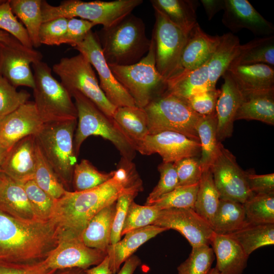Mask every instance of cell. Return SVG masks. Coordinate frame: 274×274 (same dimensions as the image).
Masks as SVG:
<instances>
[{
    "mask_svg": "<svg viewBox=\"0 0 274 274\" xmlns=\"http://www.w3.org/2000/svg\"><path fill=\"white\" fill-rule=\"evenodd\" d=\"M142 185L134 164L123 158L113 177L93 188L82 191L66 190L56 200L49 220L56 226L59 239L80 238L89 221L101 210L116 201L129 188Z\"/></svg>",
    "mask_w": 274,
    "mask_h": 274,
    "instance_id": "cell-1",
    "label": "cell"
},
{
    "mask_svg": "<svg viewBox=\"0 0 274 274\" xmlns=\"http://www.w3.org/2000/svg\"><path fill=\"white\" fill-rule=\"evenodd\" d=\"M59 241L50 220H24L0 209V262L24 263L41 261Z\"/></svg>",
    "mask_w": 274,
    "mask_h": 274,
    "instance_id": "cell-2",
    "label": "cell"
},
{
    "mask_svg": "<svg viewBox=\"0 0 274 274\" xmlns=\"http://www.w3.org/2000/svg\"><path fill=\"white\" fill-rule=\"evenodd\" d=\"M95 34L106 60L110 65L135 64L147 54L150 47L151 40L146 36L143 21L132 14Z\"/></svg>",
    "mask_w": 274,
    "mask_h": 274,
    "instance_id": "cell-3",
    "label": "cell"
},
{
    "mask_svg": "<svg viewBox=\"0 0 274 274\" xmlns=\"http://www.w3.org/2000/svg\"><path fill=\"white\" fill-rule=\"evenodd\" d=\"M75 99L78 122L74 137V148L78 157L83 142L90 135L100 136L111 142L122 158L131 161L136 152L132 141L113 118L105 115L89 99L79 92L70 94Z\"/></svg>",
    "mask_w": 274,
    "mask_h": 274,
    "instance_id": "cell-4",
    "label": "cell"
},
{
    "mask_svg": "<svg viewBox=\"0 0 274 274\" xmlns=\"http://www.w3.org/2000/svg\"><path fill=\"white\" fill-rule=\"evenodd\" d=\"M142 0H116L110 2L65 0L58 6H53L42 0L43 23L59 18L79 17L101 24L107 28L118 23L142 4Z\"/></svg>",
    "mask_w": 274,
    "mask_h": 274,
    "instance_id": "cell-5",
    "label": "cell"
},
{
    "mask_svg": "<svg viewBox=\"0 0 274 274\" xmlns=\"http://www.w3.org/2000/svg\"><path fill=\"white\" fill-rule=\"evenodd\" d=\"M77 124V119L44 123L35 135L45 158L66 190L77 163L74 148Z\"/></svg>",
    "mask_w": 274,
    "mask_h": 274,
    "instance_id": "cell-6",
    "label": "cell"
},
{
    "mask_svg": "<svg viewBox=\"0 0 274 274\" xmlns=\"http://www.w3.org/2000/svg\"><path fill=\"white\" fill-rule=\"evenodd\" d=\"M35 87L34 103L44 123L77 119L72 96L52 74L48 64L42 61L31 65Z\"/></svg>",
    "mask_w": 274,
    "mask_h": 274,
    "instance_id": "cell-7",
    "label": "cell"
},
{
    "mask_svg": "<svg viewBox=\"0 0 274 274\" xmlns=\"http://www.w3.org/2000/svg\"><path fill=\"white\" fill-rule=\"evenodd\" d=\"M108 65L139 108H144L167 90V82L156 67L155 45L152 38L148 53L138 62L129 65Z\"/></svg>",
    "mask_w": 274,
    "mask_h": 274,
    "instance_id": "cell-8",
    "label": "cell"
},
{
    "mask_svg": "<svg viewBox=\"0 0 274 274\" xmlns=\"http://www.w3.org/2000/svg\"><path fill=\"white\" fill-rule=\"evenodd\" d=\"M144 109L149 134L174 131L199 142L197 127L202 115L193 111L185 100L166 91Z\"/></svg>",
    "mask_w": 274,
    "mask_h": 274,
    "instance_id": "cell-9",
    "label": "cell"
},
{
    "mask_svg": "<svg viewBox=\"0 0 274 274\" xmlns=\"http://www.w3.org/2000/svg\"><path fill=\"white\" fill-rule=\"evenodd\" d=\"M70 94L78 92L92 101L105 115L112 118L116 109L100 87L92 65L82 54L61 58L52 67Z\"/></svg>",
    "mask_w": 274,
    "mask_h": 274,
    "instance_id": "cell-10",
    "label": "cell"
},
{
    "mask_svg": "<svg viewBox=\"0 0 274 274\" xmlns=\"http://www.w3.org/2000/svg\"><path fill=\"white\" fill-rule=\"evenodd\" d=\"M153 8L155 22L152 39L155 45L156 67L167 82L178 73L188 34L170 21L159 10Z\"/></svg>",
    "mask_w": 274,
    "mask_h": 274,
    "instance_id": "cell-11",
    "label": "cell"
},
{
    "mask_svg": "<svg viewBox=\"0 0 274 274\" xmlns=\"http://www.w3.org/2000/svg\"><path fill=\"white\" fill-rule=\"evenodd\" d=\"M210 170L220 199L243 204L253 195L248 186L246 171L241 168L235 157L222 143Z\"/></svg>",
    "mask_w": 274,
    "mask_h": 274,
    "instance_id": "cell-12",
    "label": "cell"
},
{
    "mask_svg": "<svg viewBox=\"0 0 274 274\" xmlns=\"http://www.w3.org/2000/svg\"><path fill=\"white\" fill-rule=\"evenodd\" d=\"M95 69L99 84L109 101L115 107L136 106L134 101L113 74L102 53L96 34L89 31L75 47Z\"/></svg>",
    "mask_w": 274,
    "mask_h": 274,
    "instance_id": "cell-13",
    "label": "cell"
},
{
    "mask_svg": "<svg viewBox=\"0 0 274 274\" xmlns=\"http://www.w3.org/2000/svg\"><path fill=\"white\" fill-rule=\"evenodd\" d=\"M42 58L40 52L24 46L16 39L10 43L0 42V75L15 87L34 88L31 65Z\"/></svg>",
    "mask_w": 274,
    "mask_h": 274,
    "instance_id": "cell-14",
    "label": "cell"
},
{
    "mask_svg": "<svg viewBox=\"0 0 274 274\" xmlns=\"http://www.w3.org/2000/svg\"><path fill=\"white\" fill-rule=\"evenodd\" d=\"M135 150L143 155L157 153L163 162L174 163L184 158L200 157L201 145L183 134L166 131L148 134Z\"/></svg>",
    "mask_w": 274,
    "mask_h": 274,
    "instance_id": "cell-15",
    "label": "cell"
},
{
    "mask_svg": "<svg viewBox=\"0 0 274 274\" xmlns=\"http://www.w3.org/2000/svg\"><path fill=\"white\" fill-rule=\"evenodd\" d=\"M107 252L87 247L80 238L60 239L43 260L46 266L58 270L72 268L87 269L100 263Z\"/></svg>",
    "mask_w": 274,
    "mask_h": 274,
    "instance_id": "cell-16",
    "label": "cell"
},
{
    "mask_svg": "<svg viewBox=\"0 0 274 274\" xmlns=\"http://www.w3.org/2000/svg\"><path fill=\"white\" fill-rule=\"evenodd\" d=\"M153 225L178 231L192 247L209 245L214 234L210 223L191 208L162 210Z\"/></svg>",
    "mask_w": 274,
    "mask_h": 274,
    "instance_id": "cell-17",
    "label": "cell"
},
{
    "mask_svg": "<svg viewBox=\"0 0 274 274\" xmlns=\"http://www.w3.org/2000/svg\"><path fill=\"white\" fill-rule=\"evenodd\" d=\"M43 124L34 102L28 101L3 118L0 127V144L9 151L21 139L35 136Z\"/></svg>",
    "mask_w": 274,
    "mask_h": 274,
    "instance_id": "cell-18",
    "label": "cell"
},
{
    "mask_svg": "<svg viewBox=\"0 0 274 274\" xmlns=\"http://www.w3.org/2000/svg\"><path fill=\"white\" fill-rule=\"evenodd\" d=\"M223 24L232 32L246 28L256 36L267 37L274 32L272 23L263 18L247 0H224Z\"/></svg>",
    "mask_w": 274,
    "mask_h": 274,
    "instance_id": "cell-19",
    "label": "cell"
},
{
    "mask_svg": "<svg viewBox=\"0 0 274 274\" xmlns=\"http://www.w3.org/2000/svg\"><path fill=\"white\" fill-rule=\"evenodd\" d=\"M220 40V36L209 35L201 28L198 23L196 24L188 33L178 73L170 79L187 74L206 63L214 53Z\"/></svg>",
    "mask_w": 274,
    "mask_h": 274,
    "instance_id": "cell-20",
    "label": "cell"
},
{
    "mask_svg": "<svg viewBox=\"0 0 274 274\" xmlns=\"http://www.w3.org/2000/svg\"><path fill=\"white\" fill-rule=\"evenodd\" d=\"M37 141L35 135L16 143L8 152L2 173L21 183L32 180L36 162Z\"/></svg>",
    "mask_w": 274,
    "mask_h": 274,
    "instance_id": "cell-21",
    "label": "cell"
},
{
    "mask_svg": "<svg viewBox=\"0 0 274 274\" xmlns=\"http://www.w3.org/2000/svg\"><path fill=\"white\" fill-rule=\"evenodd\" d=\"M224 83L217 100L216 113L217 119V139L221 142L232 135L237 111L244 96L229 73L222 76Z\"/></svg>",
    "mask_w": 274,
    "mask_h": 274,
    "instance_id": "cell-22",
    "label": "cell"
},
{
    "mask_svg": "<svg viewBox=\"0 0 274 274\" xmlns=\"http://www.w3.org/2000/svg\"><path fill=\"white\" fill-rule=\"evenodd\" d=\"M244 96L274 89V68L266 64L229 66L226 71Z\"/></svg>",
    "mask_w": 274,
    "mask_h": 274,
    "instance_id": "cell-23",
    "label": "cell"
},
{
    "mask_svg": "<svg viewBox=\"0 0 274 274\" xmlns=\"http://www.w3.org/2000/svg\"><path fill=\"white\" fill-rule=\"evenodd\" d=\"M210 244L217 259L215 268L220 274L243 273L249 256L234 239L214 233Z\"/></svg>",
    "mask_w": 274,
    "mask_h": 274,
    "instance_id": "cell-24",
    "label": "cell"
},
{
    "mask_svg": "<svg viewBox=\"0 0 274 274\" xmlns=\"http://www.w3.org/2000/svg\"><path fill=\"white\" fill-rule=\"evenodd\" d=\"M167 229L154 225L133 230L107 249L110 269L113 274L118 272L121 265L143 244Z\"/></svg>",
    "mask_w": 274,
    "mask_h": 274,
    "instance_id": "cell-25",
    "label": "cell"
},
{
    "mask_svg": "<svg viewBox=\"0 0 274 274\" xmlns=\"http://www.w3.org/2000/svg\"><path fill=\"white\" fill-rule=\"evenodd\" d=\"M0 209L21 219H39L30 204L22 184L3 173L0 187Z\"/></svg>",
    "mask_w": 274,
    "mask_h": 274,
    "instance_id": "cell-26",
    "label": "cell"
},
{
    "mask_svg": "<svg viewBox=\"0 0 274 274\" xmlns=\"http://www.w3.org/2000/svg\"><path fill=\"white\" fill-rule=\"evenodd\" d=\"M116 212V202L106 207L89 221L81 239L87 247L107 252Z\"/></svg>",
    "mask_w": 274,
    "mask_h": 274,
    "instance_id": "cell-27",
    "label": "cell"
},
{
    "mask_svg": "<svg viewBox=\"0 0 274 274\" xmlns=\"http://www.w3.org/2000/svg\"><path fill=\"white\" fill-rule=\"evenodd\" d=\"M274 125V89L244 95L235 117Z\"/></svg>",
    "mask_w": 274,
    "mask_h": 274,
    "instance_id": "cell-28",
    "label": "cell"
},
{
    "mask_svg": "<svg viewBox=\"0 0 274 274\" xmlns=\"http://www.w3.org/2000/svg\"><path fill=\"white\" fill-rule=\"evenodd\" d=\"M240 45L239 38L231 32L220 36V42L207 63L210 89L216 88L217 81L230 66Z\"/></svg>",
    "mask_w": 274,
    "mask_h": 274,
    "instance_id": "cell-29",
    "label": "cell"
},
{
    "mask_svg": "<svg viewBox=\"0 0 274 274\" xmlns=\"http://www.w3.org/2000/svg\"><path fill=\"white\" fill-rule=\"evenodd\" d=\"M153 7L161 11L174 24L188 34L197 24L194 0H151Z\"/></svg>",
    "mask_w": 274,
    "mask_h": 274,
    "instance_id": "cell-30",
    "label": "cell"
},
{
    "mask_svg": "<svg viewBox=\"0 0 274 274\" xmlns=\"http://www.w3.org/2000/svg\"><path fill=\"white\" fill-rule=\"evenodd\" d=\"M113 119L135 146L149 134L144 108L137 106L116 108Z\"/></svg>",
    "mask_w": 274,
    "mask_h": 274,
    "instance_id": "cell-31",
    "label": "cell"
},
{
    "mask_svg": "<svg viewBox=\"0 0 274 274\" xmlns=\"http://www.w3.org/2000/svg\"><path fill=\"white\" fill-rule=\"evenodd\" d=\"M243 204L220 199L211 226L215 233L228 235L247 226Z\"/></svg>",
    "mask_w": 274,
    "mask_h": 274,
    "instance_id": "cell-32",
    "label": "cell"
},
{
    "mask_svg": "<svg viewBox=\"0 0 274 274\" xmlns=\"http://www.w3.org/2000/svg\"><path fill=\"white\" fill-rule=\"evenodd\" d=\"M266 64L274 66V36L255 38L241 45L231 65Z\"/></svg>",
    "mask_w": 274,
    "mask_h": 274,
    "instance_id": "cell-33",
    "label": "cell"
},
{
    "mask_svg": "<svg viewBox=\"0 0 274 274\" xmlns=\"http://www.w3.org/2000/svg\"><path fill=\"white\" fill-rule=\"evenodd\" d=\"M201 145L199 162L203 172L210 169L219 149L221 142L217 139V119L216 112L202 116L197 127Z\"/></svg>",
    "mask_w": 274,
    "mask_h": 274,
    "instance_id": "cell-34",
    "label": "cell"
},
{
    "mask_svg": "<svg viewBox=\"0 0 274 274\" xmlns=\"http://www.w3.org/2000/svg\"><path fill=\"white\" fill-rule=\"evenodd\" d=\"M208 62L187 74L167 80L166 92L186 100L196 94L210 90Z\"/></svg>",
    "mask_w": 274,
    "mask_h": 274,
    "instance_id": "cell-35",
    "label": "cell"
},
{
    "mask_svg": "<svg viewBox=\"0 0 274 274\" xmlns=\"http://www.w3.org/2000/svg\"><path fill=\"white\" fill-rule=\"evenodd\" d=\"M14 14L22 23L33 47L41 46L39 33L43 23L42 0H9Z\"/></svg>",
    "mask_w": 274,
    "mask_h": 274,
    "instance_id": "cell-36",
    "label": "cell"
},
{
    "mask_svg": "<svg viewBox=\"0 0 274 274\" xmlns=\"http://www.w3.org/2000/svg\"><path fill=\"white\" fill-rule=\"evenodd\" d=\"M220 199L210 169L203 172L193 210L211 225Z\"/></svg>",
    "mask_w": 274,
    "mask_h": 274,
    "instance_id": "cell-37",
    "label": "cell"
},
{
    "mask_svg": "<svg viewBox=\"0 0 274 274\" xmlns=\"http://www.w3.org/2000/svg\"><path fill=\"white\" fill-rule=\"evenodd\" d=\"M228 235L249 256L259 248L274 244V224L248 225Z\"/></svg>",
    "mask_w": 274,
    "mask_h": 274,
    "instance_id": "cell-38",
    "label": "cell"
},
{
    "mask_svg": "<svg viewBox=\"0 0 274 274\" xmlns=\"http://www.w3.org/2000/svg\"><path fill=\"white\" fill-rule=\"evenodd\" d=\"M243 204L249 225L274 224V192L254 194Z\"/></svg>",
    "mask_w": 274,
    "mask_h": 274,
    "instance_id": "cell-39",
    "label": "cell"
},
{
    "mask_svg": "<svg viewBox=\"0 0 274 274\" xmlns=\"http://www.w3.org/2000/svg\"><path fill=\"white\" fill-rule=\"evenodd\" d=\"M32 180L42 189L56 200L61 197L66 190L45 158L37 142L36 166Z\"/></svg>",
    "mask_w": 274,
    "mask_h": 274,
    "instance_id": "cell-40",
    "label": "cell"
},
{
    "mask_svg": "<svg viewBox=\"0 0 274 274\" xmlns=\"http://www.w3.org/2000/svg\"><path fill=\"white\" fill-rule=\"evenodd\" d=\"M115 170L109 173L99 171L87 159H82L75 165L72 183L74 191H82L96 187L111 179Z\"/></svg>",
    "mask_w": 274,
    "mask_h": 274,
    "instance_id": "cell-41",
    "label": "cell"
},
{
    "mask_svg": "<svg viewBox=\"0 0 274 274\" xmlns=\"http://www.w3.org/2000/svg\"><path fill=\"white\" fill-rule=\"evenodd\" d=\"M214 259L209 245L193 247L188 258L177 267L178 274H208Z\"/></svg>",
    "mask_w": 274,
    "mask_h": 274,
    "instance_id": "cell-42",
    "label": "cell"
},
{
    "mask_svg": "<svg viewBox=\"0 0 274 274\" xmlns=\"http://www.w3.org/2000/svg\"><path fill=\"white\" fill-rule=\"evenodd\" d=\"M198 184L178 186L152 203L161 210L168 209H193L198 188Z\"/></svg>",
    "mask_w": 274,
    "mask_h": 274,
    "instance_id": "cell-43",
    "label": "cell"
},
{
    "mask_svg": "<svg viewBox=\"0 0 274 274\" xmlns=\"http://www.w3.org/2000/svg\"><path fill=\"white\" fill-rule=\"evenodd\" d=\"M160 211L154 205L142 206L133 201L128 207L121 236L129 231L153 225Z\"/></svg>",
    "mask_w": 274,
    "mask_h": 274,
    "instance_id": "cell-44",
    "label": "cell"
},
{
    "mask_svg": "<svg viewBox=\"0 0 274 274\" xmlns=\"http://www.w3.org/2000/svg\"><path fill=\"white\" fill-rule=\"evenodd\" d=\"M22 184L38 218L42 220H49L56 199L42 189L33 180Z\"/></svg>",
    "mask_w": 274,
    "mask_h": 274,
    "instance_id": "cell-45",
    "label": "cell"
},
{
    "mask_svg": "<svg viewBox=\"0 0 274 274\" xmlns=\"http://www.w3.org/2000/svg\"><path fill=\"white\" fill-rule=\"evenodd\" d=\"M0 29L10 34L24 46L33 48L26 29L12 12L9 0H0Z\"/></svg>",
    "mask_w": 274,
    "mask_h": 274,
    "instance_id": "cell-46",
    "label": "cell"
},
{
    "mask_svg": "<svg viewBox=\"0 0 274 274\" xmlns=\"http://www.w3.org/2000/svg\"><path fill=\"white\" fill-rule=\"evenodd\" d=\"M29 97L27 91H18L16 87L0 75V118L15 111L28 101Z\"/></svg>",
    "mask_w": 274,
    "mask_h": 274,
    "instance_id": "cell-47",
    "label": "cell"
},
{
    "mask_svg": "<svg viewBox=\"0 0 274 274\" xmlns=\"http://www.w3.org/2000/svg\"><path fill=\"white\" fill-rule=\"evenodd\" d=\"M142 189V185L131 187L117 198L116 201V212L111 231L110 245H115L121 239V234L128 207Z\"/></svg>",
    "mask_w": 274,
    "mask_h": 274,
    "instance_id": "cell-48",
    "label": "cell"
},
{
    "mask_svg": "<svg viewBox=\"0 0 274 274\" xmlns=\"http://www.w3.org/2000/svg\"><path fill=\"white\" fill-rule=\"evenodd\" d=\"M160 179L148 196L145 205L150 206L163 195L178 186V179L174 163L162 162L158 166Z\"/></svg>",
    "mask_w": 274,
    "mask_h": 274,
    "instance_id": "cell-49",
    "label": "cell"
},
{
    "mask_svg": "<svg viewBox=\"0 0 274 274\" xmlns=\"http://www.w3.org/2000/svg\"><path fill=\"white\" fill-rule=\"evenodd\" d=\"M67 22L68 19L59 18L43 22L39 33L40 44L49 46L63 44Z\"/></svg>",
    "mask_w": 274,
    "mask_h": 274,
    "instance_id": "cell-50",
    "label": "cell"
},
{
    "mask_svg": "<svg viewBox=\"0 0 274 274\" xmlns=\"http://www.w3.org/2000/svg\"><path fill=\"white\" fill-rule=\"evenodd\" d=\"M178 179V186L198 184L202 171L199 157L183 158L174 163Z\"/></svg>",
    "mask_w": 274,
    "mask_h": 274,
    "instance_id": "cell-51",
    "label": "cell"
},
{
    "mask_svg": "<svg viewBox=\"0 0 274 274\" xmlns=\"http://www.w3.org/2000/svg\"><path fill=\"white\" fill-rule=\"evenodd\" d=\"M220 92L221 90L219 89L208 90L196 94L185 101L197 114L202 116L208 115L216 112V104Z\"/></svg>",
    "mask_w": 274,
    "mask_h": 274,
    "instance_id": "cell-52",
    "label": "cell"
},
{
    "mask_svg": "<svg viewBox=\"0 0 274 274\" xmlns=\"http://www.w3.org/2000/svg\"><path fill=\"white\" fill-rule=\"evenodd\" d=\"M56 271L48 268L43 260L24 263L0 262V274H55Z\"/></svg>",
    "mask_w": 274,
    "mask_h": 274,
    "instance_id": "cell-53",
    "label": "cell"
},
{
    "mask_svg": "<svg viewBox=\"0 0 274 274\" xmlns=\"http://www.w3.org/2000/svg\"><path fill=\"white\" fill-rule=\"evenodd\" d=\"M95 25H96L93 22L81 18L68 19L64 44H68L75 47L83 40Z\"/></svg>",
    "mask_w": 274,
    "mask_h": 274,
    "instance_id": "cell-54",
    "label": "cell"
},
{
    "mask_svg": "<svg viewBox=\"0 0 274 274\" xmlns=\"http://www.w3.org/2000/svg\"><path fill=\"white\" fill-rule=\"evenodd\" d=\"M249 187L254 194L274 192V174L257 175L246 172Z\"/></svg>",
    "mask_w": 274,
    "mask_h": 274,
    "instance_id": "cell-55",
    "label": "cell"
},
{
    "mask_svg": "<svg viewBox=\"0 0 274 274\" xmlns=\"http://www.w3.org/2000/svg\"><path fill=\"white\" fill-rule=\"evenodd\" d=\"M209 20L221 10H223L225 7L224 0H201Z\"/></svg>",
    "mask_w": 274,
    "mask_h": 274,
    "instance_id": "cell-56",
    "label": "cell"
},
{
    "mask_svg": "<svg viewBox=\"0 0 274 274\" xmlns=\"http://www.w3.org/2000/svg\"><path fill=\"white\" fill-rule=\"evenodd\" d=\"M117 274H133L136 268L141 264V260L138 257L132 255L124 262Z\"/></svg>",
    "mask_w": 274,
    "mask_h": 274,
    "instance_id": "cell-57",
    "label": "cell"
},
{
    "mask_svg": "<svg viewBox=\"0 0 274 274\" xmlns=\"http://www.w3.org/2000/svg\"><path fill=\"white\" fill-rule=\"evenodd\" d=\"M85 270L87 274H113L110 269L108 255L98 264Z\"/></svg>",
    "mask_w": 274,
    "mask_h": 274,
    "instance_id": "cell-58",
    "label": "cell"
},
{
    "mask_svg": "<svg viewBox=\"0 0 274 274\" xmlns=\"http://www.w3.org/2000/svg\"><path fill=\"white\" fill-rule=\"evenodd\" d=\"M55 274H87L85 269L72 268L57 270Z\"/></svg>",
    "mask_w": 274,
    "mask_h": 274,
    "instance_id": "cell-59",
    "label": "cell"
},
{
    "mask_svg": "<svg viewBox=\"0 0 274 274\" xmlns=\"http://www.w3.org/2000/svg\"><path fill=\"white\" fill-rule=\"evenodd\" d=\"M16 38L9 33L0 29V42L10 43L13 42Z\"/></svg>",
    "mask_w": 274,
    "mask_h": 274,
    "instance_id": "cell-60",
    "label": "cell"
},
{
    "mask_svg": "<svg viewBox=\"0 0 274 274\" xmlns=\"http://www.w3.org/2000/svg\"><path fill=\"white\" fill-rule=\"evenodd\" d=\"M8 151L0 144V173H2V166Z\"/></svg>",
    "mask_w": 274,
    "mask_h": 274,
    "instance_id": "cell-61",
    "label": "cell"
},
{
    "mask_svg": "<svg viewBox=\"0 0 274 274\" xmlns=\"http://www.w3.org/2000/svg\"><path fill=\"white\" fill-rule=\"evenodd\" d=\"M208 274H220L217 269L215 267L211 268Z\"/></svg>",
    "mask_w": 274,
    "mask_h": 274,
    "instance_id": "cell-62",
    "label": "cell"
},
{
    "mask_svg": "<svg viewBox=\"0 0 274 274\" xmlns=\"http://www.w3.org/2000/svg\"><path fill=\"white\" fill-rule=\"evenodd\" d=\"M1 182H2V173H0V187L1 185Z\"/></svg>",
    "mask_w": 274,
    "mask_h": 274,
    "instance_id": "cell-63",
    "label": "cell"
},
{
    "mask_svg": "<svg viewBox=\"0 0 274 274\" xmlns=\"http://www.w3.org/2000/svg\"><path fill=\"white\" fill-rule=\"evenodd\" d=\"M2 119H3V118H0V127H1V123H2Z\"/></svg>",
    "mask_w": 274,
    "mask_h": 274,
    "instance_id": "cell-64",
    "label": "cell"
}]
</instances>
